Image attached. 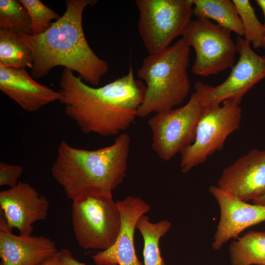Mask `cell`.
Wrapping results in <instances>:
<instances>
[{
  "label": "cell",
  "mask_w": 265,
  "mask_h": 265,
  "mask_svg": "<svg viewBox=\"0 0 265 265\" xmlns=\"http://www.w3.org/2000/svg\"><path fill=\"white\" fill-rule=\"evenodd\" d=\"M59 86V101L66 115L83 133L102 136L118 134L131 126L146 90V85L134 79L132 66L126 75L99 88L86 84L80 76L65 68Z\"/></svg>",
  "instance_id": "cell-1"
},
{
  "label": "cell",
  "mask_w": 265,
  "mask_h": 265,
  "mask_svg": "<svg viewBox=\"0 0 265 265\" xmlns=\"http://www.w3.org/2000/svg\"><path fill=\"white\" fill-rule=\"evenodd\" d=\"M97 0H67L66 11L50 28L39 35L19 33L31 50L32 78L46 77L57 66L76 72L83 81L98 85L109 67L89 46L83 30L82 14L85 7Z\"/></svg>",
  "instance_id": "cell-2"
},
{
  "label": "cell",
  "mask_w": 265,
  "mask_h": 265,
  "mask_svg": "<svg viewBox=\"0 0 265 265\" xmlns=\"http://www.w3.org/2000/svg\"><path fill=\"white\" fill-rule=\"evenodd\" d=\"M130 144L125 133L112 144L95 150L74 147L62 140L51 167L52 176L72 201L90 192H112L126 176Z\"/></svg>",
  "instance_id": "cell-3"
},
{
  "label": "cell",
  "mask_w": 265,
  "mask_h": 265,
  "mask_svg": "<svg viewBox=\"0 0 265 265\" xmlns=\"http://www.w3.org/2000/svg\"><path fill=\"white\" fill-rule=\"evenodd\" d=\"M190 47L181 38L155 54H148L137 71L146 90L137 116L145 117L182 104L190 90L187 68Z\"/></svg>",
  "instance_id": "cell-4"
},
{
  "label": "cell",
  "mask_w": 265,
  "mask_h": 265,
  "mask_svg": "<svg viewBox=\"0 0 265 265\" xmlns=\"http://www.w3.org/2000/svg\"><path fill=\"white\" fill-rule=\"evenodd\" d=\"M72 201V227L80 247L102 251L111 246L121 227L112 192H90Z\"/></svg>",
  "instance_id": "cell-5"
},
{
  "label": "cell",
  "mask_w": 265,
  "mask_h": 265,
  "mask_svg": "<svg viewBox=\"0 0 265 265\" xmlns=\"http://www.w3.org/2000/svg\"><path fill=\"white\" fill-rule=\"evenodd\" d=\"M222 103L202 106L194 141L180 152V168L183 173L188 172L204 162L209 156L222 149L228 136L239 128L240 103L232 100Z\"/></svg>",
  "instance_id": "cell-6"
},
{
  "label": "cell",
  "mask_w": 265,
  "mask_h": 265,
  "mask_svg": "<svg viewBox=\"0 0 265 265\" xmlns=\"http://www.w3.org/2000/svg\"><path fill=\"white\" fill-rule=\"evenodd\" d=\"M135 3L138 33L149 54L171 46L193 15L192 0H136Z\"/></svg>",
  "instance_id": "cell-7"
},
{
  "label": "cell",
  "mask_w": 265,
  "mask_h": 265,
  "mask_svg": "<svg viewBox=\"0 0 265 265\" xmlns=\"http://www.w3.org/2000/svg\"><path fill=\"white\" fill-rule=\"evenodd\" d=\"M231 32L205 17L188 22L181 36L195 51L194 74L208 77L233 66L237 49Z\"/></svg>",
  "instance_id": "cell-8"
},
{
  "label": "cell",
  "mask_w": 265,
  "mask_h": 265,
  "mask_svg": "<svg viewBox=\"0 0 265 265\" xmlns=\"http://www.w3.org/2000/svg\"><path fill=\"white\" fill-rule=\"evenodd\" d=\"M201 108L195 92L184 106L156 113L149 120L152 147L160 159L169 160L193 143Z\"/></svg>",
  "instance_id": "cell-9"
},
{
  "label": "cell",
  "mask_w": 265,
  "mask_h": 265,
  "mask_svg": "<svg viewBox=\"0 0 265 265\" xmlns=\"http://www.w3.org/2000/svg\"><path fill=\"white\" fill-rule=\"evenodd\" d=\"M236 44L239 58L224 81L215 86L201 81L194 84L202 106L221 104L227 100L240 103L244 95L265 78V55L256 53L250 42L241 36H238Z\"/></svg>",
  "instance_id": "cell-10"
},
{
  "label": "cell",
  "mask_w": 265,
  "mask_h": 265,
  "mask_svg": "<svg viewBox=\"0 0 265 265\" xmlns=\"http://www.w3.org/2000/svg\"><path fill=\"white\" fill-rule=\"evenodd\" d=\"M49 205L48 199L27 183L19 182L0 192V211L7 225L18 229L20 235H31L33 224L46 219Z\"/></svg>",
  "instance_id": "cell-11"
},
{
  "label": "cell",
  "mask_w": 265,
  "mask_h": 265,
  "mask_svg": "<svg viewBox=\"0 0 265 265\" xmlns=\"http://www.w3.org/2000/svg\"><path fill=\"white\" fill-rule=\"evenodd\" d=\"M121 217V227L118 236L109 248L92 256L96 265H143L138 260L134 245L136 223L150 206L139 197L128 196L116 202Z\"/></svg>",
  "instance_id": "cell-12"
},
{
  "label": "cell",
  "mask_w": 265,
  "mask_h": 265,
  "mask_svg": "<svg viewBox=\"0 0 265 265\" xmlns=\"http://www.w3.org/2000/svg\"><path fill=\"white\" fill-rule=\"evenodd\" d=\"M209 192L216 200L220 211L212 244L213 249L219 250L245 229L265 221V205L247 203L216 186H211Z\"/></svg>",
  "instance_id": "cell-13"
},
{
  "label": "cell",
  "mask_w": 265,
  "mask_h": 265,
  "mask_svg": "<svg viewBox=\"0 0 265 265\" xmlns=\"http://www.w3.org/2000/svg\"><path fill=\"white\" fill-rule=\"evenodd\" d=\"M225 192L247 201L265 193V150L253 149L225 168L217 186Z\"/></svg>",
  "instance_id": "cell-14"
},
{
  "label": "cell",
  "mask_w": 265,
  "mask_h": 265,
  "mask_svg": "<svg viewBox=\"0 0 265 265\" xmlns=\"http://www.w3.org/2000/svg\"><path fill=\"white\" fill-rule=\"evenodd\" d=\"M58 251L55 242L46 237L13 234L0 211V265H38Z\"/></svg>",
  "instance_id": "cell-15"
},
{
  "label": "cell",
  "mask_w": 265,
  "mask_h": 265,
  "mask_svg": "<svg viewBox=\"0 0 265 265\" xmlns=\"http://www.w3.org/2000/svg\"><path fill=\"white\" fill-rule=\"evenodd\" d=\"M0 90L31 112L61 98L59 91L37 82L26 69L0 66Z\"/></svg>",
  "instance_id": "cell-16"
},
{
  "label": "cell",
  "mask_w": 265,
  "mask_h": 265,
  "mask_svg": "<svg viewBox=\"0 0 265 265\" xmlns=\"http://www.w3.org/2000/svg\"><path fill=\"white\" fill-rule=\"evenodd\" d=\"M193 15L212 19L217 24L244 36V30L238 10L231 0H192Z\"/></svg>",
  "instance_id": "cell-17"
},
{
  "label": "cell",
  "mask_w": 265,
  "mask_h": 265,
  "mask_svg": "<svg viewBox=\"0 0 265 265\" xmlns=\"http://www.w3.org/2000/svg\"><path fill=\"white\" fill-rule=\"evenodd\" d=\"M231 265H265V231H250L229 247Z\"/></svg>",
  "instance_id": "cell-18"
},
{
  "label": "cell",
  "mask_w": 265,
  "mask_h": 265,
  "mask_svg": "<svg viewBox=\"0 0 265 265\" xmlns=\"http://www.w3.org/2000/svg\"><path fill=\"white\" fill-rule=\"evenodd\" d=\"M171 226L172 223L165 219L152 223L145 214L139 218L136 228L140 232L144 241V265H165L161 256L159 241Z\"/></svg>",
  "instance_id": "cell-19"
},
{
  "label": "cell",
  "mask_w": 265,
  "mask_h": 265,
  "mask_svg": "<svg viewBox=\"0 0 265 265\" xmlns=\"http://www.w3.org/2000/svg\"><path fill=\"white\" fill-rule=\"evenodd\" d=\"M33 63L32 52L20 34L0 30V66L31 69Z\"/></svg>",
  "instance_id": "cell-20"
},
{
  "label": "cell",
  "mask_w": 265,
  "mask_h": 265,
  "mask_svg": "<svg viewBox=\"0 0 265 265\" xmlns=\"http://www.w3.org/2000/svg\"><path fill=\"white\" fill-rule=\"evenodd\" d=\"M27 10L17 0H0V30L32 35Z\"/></svg>",
  "instance_id": "cell-21"
},
{
  "label": "cell",
  "mask_w": 265,
  "mask_h": 265,
  "mask_svg": "<svg viewBox=\"0 0 265 265\" xmlns=\"http://www.w3.org/2000/svg\"><path fill=\"white\" fill-rule=\"evenodd\" d=\"M238 10L244 30V39L254 49H265V32L248 0H233Z\"/></svg>",
  "instance_id": "cell-22"
},
{
  "label": "cell",
  "mask_w": 265,
  "mask_h": 265,
  "mask_svg": "<svg viewBox=\"0 0 265 265\" xmlns=\"http://www.w3.org/2000/svg\"><path fill=\"white\" fill-rule=\"evenodd\" d=\"M27 10L31 20L32 35L42 34L52 26L53 20L60 16L40 0H19Z\"/></svg>",
  "instance_id": "cell-23"
},
{
  "label": "cell",
  "mask_w": 265,
  "mask_h": 265,
  "mask_svg": "<svg viewBox=\"0 0 265 265\" xmlns=\"http://www.w3.org/2000/svg\"><path fill=\"white\" fill-rule=\"evenodd\" d=\"M23 170L21 165L0 162V186H8L10 187L16 186Z\"/></svg>",
  "instance_id": "cell-24"
},
{
  "label": "cell",
  "mask_w": 265,
  "mask_h": 265,
  "mask_svg": "<svg viewBox=\"0 0 265 265\" xmlns=\"http://www.w3.org/2000/svg\"><path fill=\"white\" fill-rule=\"evenodd\" d=\"M59 261L62 265H86L77 260L70 250L62 249L58 253Z\"/></svg>",
  "instance_id": "cell-25"
},
{
  "label": "cell",
  "mask_w": 265,
  "mask_h": 265,
  "mask_svg": "<svg viewBox=\"0 0 265 265\" xmlns=\"http://www.w3.org/2000/svg\"><path fill=\"white\" fill-rule=\"evenodd\" d=\"M58 253L38 265H62L59 260Z\"/></svg>",
  "instance_id": "cell-26"
},
{
  "label": "cell",
  "mask_w": 265,
  "mask_h": 265,
  "mask_svg": "<svg viewBox=\"0 0 265 265\" xmlns=\"http://www.w3.org/2000/svg\"><path fill=\"white\" fill-rule=\"evenodd\" d=\"M256 2L258 4V5L261 8L263 13L264 14V18H265V22L263 24L264 30L265 32V0H256Z\"/></svg>",
  "instance_id": "cell-27"
},
{
  "label": "cell",
  "mask_w": 265,
  "mask_h": 265,
  "mask_svg": "<svg viewBox=\"0 0 265 265\" xmlns=\"http://www.w3.org/2000/svg\"><path fill=\"white\" fill-rule=\"evenodd\" d=\"M253 204L265 205V193L259 198L253 201Z\"/></svg>",
  "instance_id": "cell-28"
}]
</instances>
